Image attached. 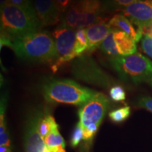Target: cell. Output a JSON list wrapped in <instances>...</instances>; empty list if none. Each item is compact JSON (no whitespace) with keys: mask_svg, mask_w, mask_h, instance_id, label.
<instances>
[{"mask_svg":"<svg viewBox=\"0 0 152 152\" xmlns=\"http://www.w3.org/2000/svg\"><path fill=\"white\" fill-rule=\"evenodd\" d=\"M7 1H8V0H1V1H0V4H1V7H4V6H5L6 4H7Z\"/></svg>","mask_w":152,"mask_h":152,"instance_id":"30","label":"cell"},{"mask_svg":"<svg viewBox=\"0 0 152 152\" xmlns=\"http://www.w3.org/2000/svg\"><path fill=\"white\" fill-rule=\"evenodd\" d=\"M73 1V0H55V4L61 14H63L68 10Z\"/></svg>","mask_w":152,"mask_h":152,"instance_id":"25","label":"cell"},{"mask_svg":"<svg viewBox=\"0 0 152 152\" xmlns=\"http://www.w3.org/2000/svg\"><path fill=\"white\" fill-rule=\"evenodd\" d=\"M114 39L120 56H129L137 53L136 42L126 33L114 30Z\"/></svg>","mask_w":152,"mask_h":152,"instance_id":"14","label":"cell"},{"mask_svg":"<svg viewBox=\"0 0 152 152\" xmlns=\"http://www.w3.org/2000/svg\"><path fill=\"white\" fill-rule=\"evenodd\" d=\"M56 128H58V125L55 121L54 117L49 113H44L39 124V131L42 137L45 139L51 131Z\"/></svg>","mask_w":152,"mask_h":152,"instance_id":"15","label":"cell"},{"mask_svg":"<svg viewBox=\"0 0 152 152\" xmlns=\"http://www.w3.org/2000/svg\"><path fill=\"white\" fill-rule=\"evenodd\" d=\"M142 50L152 58V34L144 33L141 39Z\"/></svg>","mask_w":152,"mask_h":152,"instance_id":"22","label":"cell"},{"mask_svg":"<svg viewBox=\"0 0 152 152\" xmlns=\"http://www.w3.org/2000/svg\"><path fill=\"white\" fill-rule=\"evenodd\" d=\"M99 0H73L66 12L61 27L76 30L102 21Z\"/></svg>","mask_w":152,"mask_h":152,"instance_id":"5","label":"cell"},{"mask_svg":"<svg viewBox=\"0 0 152 152\" xmlns=\"http://www.w3.org/2000/svg\"><path fill=\"white\" fill-rule=\"evenodd\" d=\"M130 106H125V107L120 108V109L113 110L109 114V118L112 122L115 123H121L128 119L130 115Z\"/></svg>","mask_w":152,"mask_h":152,"instance_id":"19","label":"cell"},{"mask_svg":"<svg viewBox=\"0 0 152 152\" xmlns=\"http://www.w3.org/2000/svg\"><path fill=\"white\" fill-rule=\"evenodd\" d=\"M87 38V52L91 53L100 47L101 44L111 32V28L109 23H106V20H102L97 23L93 24L85 28Z\"/></svg>","mask_w":152,"mask_h":152,"instance_id":"12","label":"cell"},{"mask_svg":"<svg viewBox=\"0 0 152 152\" xmlns=\"http://www.w3.org/2000/svg\"><path fill=\"white\" fill-rule=\"evenodd\" d=\"M136 106L139 108H142L152 112V97L141 96L136 101Z\"/></svg>","mask_w":152,"mask_h":152,"instance_id":"24","label":"cell"},{"mask_svg":"<svg viewBox=\"0 0 152 152\" xmlns=\"http://www.w3.org/2000/svg\"><path fill=\"white\" fill-rule=\"evenodd\" d=\"M45 152H49V151H48V150H47V149H46V150H45Z\"/></svg>","mask_w":152,"mask_h":152,"instance_id":"31","label":"cell"},{"mask_svg":"<svg viewBox=\"0 0 152 152\" xmlns=\"http://www.w3.org/2000/svg\"><path fill=\"white\" fill-rule=\"evenodd\" d=\"M0 146H7L11 147V140L9 138V131L0 134Z\"/></svg>","mask_w":152,"mask_h":152,"instance_id":"28","label":"cell"},{"mask_svg":"<svg viewBox=\"0 0 152 152\" xmlns=\"http://www.w3.org/2000/svg\"><path fill=\"white\" fill-rule=\"evenodd\" d=\"M11 48L18 58L35 64L52 66L57 58L54 39L47 32H37L22 38L12 39Z\"/></svg>","mask_w":152,"mask_h":152,"instance_id":"1","label":"cell"},{"mask_svg":"<svg viewBox=\"0 0 152 152\" xmlns=\"http://www.w3.org/2000/svg\"><path fill=\"white\" fill-rule=\"evenodd\" d=\"M109 23L111 29L118 30L126 33L127 35L132 38L136 42H137L142 39L144 33L141 30H136L133 27L132 22L125 17L124 15L116 14L113 18L110 19Z\"/></svg>","mask_w":152,"mask_h":152,"instance_id":"13","label":"cell"},{"mask_svg":"<svg viewBox=\"0 0 152 152\" xmlns=\"http://www.w3.org/2000/svg\"><path fill=\"white\" fill-rule=\"evenodd\" d=\"M109 96L111 100L115 102H123L126 98V94L123 87L120 85H114L109 91Z\"/></svg>","mask_w":152,"mask_h":152,"instance_id":"21","label":"cell"},{"mask_svg":"<svg viewBox=\"0 0 152 152\" xmlns=\"http://www.w3.org/2000/svg\"><path fill=\"white\" fill-rule=\"evenodd\" d=\"M44 140L47 149L49 150L54 149L58 147H63L65 149L66 147V142L58 132V128L51 131L48 135L45 137Z\"/></svg>","mask_w":152,"mask_h":152,"instance_id":"16","label":"cell"},{"mask_svg":"<svg viewBox=\"0 0 152 152\" xmlns=\"http://www.w3.org/2000/svg\"><path fill=\"white\" fill-rule=\"evenodd\" d=\"M87 47H88V42H87L86 30L85 28L77 29L76 30L75 45V53L77 56H82L84 52L87 51Z\"/></svg>","mask_w":152,"mask_h":152,"instance_id":"18","label":"cell"},{"mask_svg":"<svg viewBox=\"0 0 152 152\" xmlns=\"http://www.w3.org/2000/svg\"><path fill=\"white\" fill-rule=\"evenodd\" d=\"M123 15L143 33L152 28V0H141L125 7Z\"/></svg>","mask_w":152,"mask_h":152,"instance_id":"10","label":"cell"},{"mask_svg":"<svg viewBox=\"0 0 152 152\" xmlns=\"http://www.w3.org/2000/svg\"><path fill=\"white\" fill-rule=\"evenodd\" d=\"M99 47L101 50L108 56H110L111 57L120 56L116 47V44H115V39H114L113 30H112L111 33L104 39Z\"/></svg>","mask_w":152,"mask_h":152,"instance_id":"17","label":"cell"},{"mask_svg":"<svg viewBox=\"0 0 152 152\" xmlns=\"http://www.w3.org/2000/svg\"><path fill=\"white\" fill-rule=\"evenodd\" d=\"M42 92L48 103L80 106L85 105L98 93L68 79H53L47 81L42 85Z\"/></svg>","mask_w":152,"mask_h":152,"instance_id":"3","label":"cell"},{"mask_svg":"<svg viewBox=\"0 0 152 152\" xmlns=\"http://www.w3.org/2000/svg\"><path fill=\"white\" fill-rule=\"evenodd\" d=\"M109 100L106 95L98 92L92 99L81 106L78 111L79 122L83 129L89 125L100 126L109 108Z\"/></svg>","mask_w":152,"mask_h":152,"instance_id":"8","label":"cell"},{"mask_svg":"<svg viewBox=\"0 0 152 152\" xmlns=\"http://www.w3.org/2000/svg\"><path fill=\"white\" fill-rule=\"evenodd\" d=\"M141 0H109V2L115 7H126Z\"/></svg>","mask_w":152,"mask_h":152,"instance_id":"27","label":"cell"},{"mask_svg":"<svg viewBox=\"0 0 152 152\" xmlns=\"http://www.w3.org/2000/svg\"><path fill=\"white\" fill-rule=\"evenodd\" d=\"M57 52L56 61L52 66L54 73L59 69L61 66L77 58L75 53L76 30L66 27L56 29L53 33Z\"/></svg>","mask_w":152,"mask_h":152,"instance_id":"7","label":"cell"},{"mask_svg":"<svg viewBox=\"0 0 152 152\" xmlns=\"http://www.w3.org/2000/svg\"><path fill=\"white\" fill-rule=\"evenodd\" d=\"M71 71L75 78L87 83L104 87H109L113 83L110 76L101 69L87 54H83L73 60Z\"/></svg>","mask_w":152,"mask_h":152,"instance_id":"6","label":"cell"},{"mask_svg":"<svg viewBox=\"0 0 152 152\" xmlns=\"http://www.w3.org/2000/svg\"><path fill=\"white\" fill-rule=\"evenodd\" d=\"M111 67L123 80L134 84H147L152 87V61L140 53L111 57Z\"/></svg>","mask_w":152,"mask_h":152,"instance_id":"4","label":"cell"},{"mask_svg":"<svg viewBox=\"0 0 152 152\" xmlns=\"http://www.w3.org/2000/svg\"><path fill=\"white\" fill-rule=\"evenodd\" d=\"M7 4L16 6L22 8H30L33 7L30 0H8Z\"/></svg>","mask_w":152,"mask_h":152,"instance_id":"26","label":"cell"},{"mask_svg":"<svg viewBox=\"0 0 152 152\" xmlns=\"http://www.w3.org/2000/svg\"><path fill=\"white\" fill-rule=\"evenodd\" d=\"M6 106H7V97L4 96L1 98V107H0V134H3L8 131L5 121Z\"/></svg>","mask_w":152,"mask_h":152,"instance_id":"23","label":"cell"},{"mask_svg":"<svg viewBox=\"0 0 152 152\" xmlns=\"http://www.w3.org/2000/svg\"><path fill=\"white\" fill-rule=\"evenodd\" d=\"M35 9L42 26L58 23L61 14L55 4V0H35Z\"/></svg>","mask_w":152,"mask_h":152,"instance_id":"11","label":"cell"},{"mask_svg":"<svg viewBox=\"0 0 152 152\" xmlns=\"http://www.w3.org/2000/svg\"><path fill=\"white\" fill-rule=\"evenodd\" d=\"M0 152H12L11 147L7 146H0Z\"/></svg>","mask_w":152,"mask_h":152,"instance_id":"29","label":"cell"},{"mask_svg":"<svg viewBox=\"0 0 152 152\" xmlns=\"http://www.w3.org/2000/svg\"><path fill=\"white\" fill-rule=\"evenodd\" d=\"M0 20L1 33L12 39L37 33L42 27L33 7L22 8L6 4L1 7Z\"/></svg>","mask_w":152,"mask_h":152,"instance_id":"2","label":"cell"},{"mask_svg":"<svg viewBox=\"0 0 152 152\" xmlns=\"http://www.w3.org/2000/svg\"><path fill=\"white\" fill-rule=\"evenodd\" d=\"M83 133H84V130H83V126L81 123L78 122L74 128L71 134V140H70V144L72 147H77L79 145L82 140H83Z\"/></svg>","mask_w":152,"mask_h":152,"instance_id":"20","label":"cell"},{"mask_svg":"<svg viewBox=\"0 0 152 152\" xmlns=\"http://www.w3.org/2000/svg\"><path fill=\"white\" fill-rule=\"evenodd\" d=\"M44 112L35 109L28 115L25 125L24 147L26 152H45L47 147L39 131V124Z\"/></svg>","mask_w":152,"mask_h":152,"instance_id":"9","label":"cell"}]
</instances>
